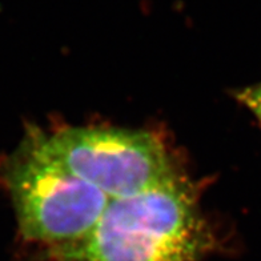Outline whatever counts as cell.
Masks as SVG:
<instances>
[{
	"label": "cell",
	"mask_w": 261,
	"mask_h": 261,
	"mask_svg": "<svg viewBox=\"0 0 261 261\" xmlns=\"http://www.w3.org/2000/svg\"><path fill=\"white\" fill-rule=\"evenodd\" d=\"M38 128L51 158L73 176L112 199L175 181L186 172L155 132L110 127Z\"/></svg>",
	"instance_id": "cell-3"
},
{
	"label": "cell",
	"mask_w": 261,
	"mask_h": 261,
	"mask_svg": "<svg viewBox=\"0 0 261 261\" xmlns=\"http://www.w3.org/2000/svg\"><path fill=\"white\" fill-rule=\"evenodd\" d=\"M0 184L11 197L21 241L43 261L84 240L111 201L51 158L36 127L0 160Z\"/></svg>",
	"instance_id": "cell-2"
},
{
	"label": "cell",
	"mask_w": 261,
	"mask_h": 261,
	"mask_svg": "<svg viewBox=\"0 0 261 261\" xmlns=\"http://www.w3.org/2000/svg\"><path fill=\"white\" fill-rule=\"evenodd\" d=\"M216 234L188 176L112 199L91 233L44 261H204Z\"/></svg>",
	"instance_id": "cell-1"
},
{
	"label": "cell",
	"mask_w": 261,
	"mask_h": 261,
	"mask_svg": "<svg viewBox=\"0 0 261 261\" xmlns=\"http://www.w3.org/2000/svg\"><path fill=\"white\" fill-rule=\"evenodd\" d=\"M237 99L251 111L261 124V83L248 87L237 93Z\"/></svg>",
	"instance_id": "cell-4"
}]
</instances>
